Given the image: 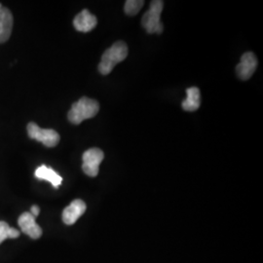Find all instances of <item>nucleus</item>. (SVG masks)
I'll use <instances>...</instances> for the list:
<instances>
[{
  "label": "nucleus",
  "mask_w": 263,
  "mask_h": 263,
  "mask_svg": "<svg viewBox=\"0 0 263 263\" xmlns=\"http://www.w3.org/2000/svg\"><path fill=\"white\" fill-rule=\"evenodd\" d=\"M128 56V46L123 41H117L111 47L105 50L101 63L99 65V71L107 76L109 74L117 64L123 62Z\"/></svg>",
  "instance_id": "f257e3e1"
},
{
  "label": "nucleus",
  "mask_w": 263,
  "mask_h": 263,
  "mask_svg": "<svg viewBox=\"0 0 263 263\" xmlns=\"http://www.w3.org/2000/svg\"><path fill=\"white\" fill-rule=\"evenodd\" d=\"M100 110V104L92 99L83 97L72 104L69 112L68 120L74 125L83 122L86 119L95 117Z\"/></svg>",
  "instance_id": "f03ea898"
},
{
  "label": "nucleus",
  "mask_w": 263,
  "mask_h": 263,
  "mask_svg": "<svg viewBox=\"0 0 263 263\" xmlns=\"http://www.w3.org/2000/svg\"><path fill=\"white\" fill-rule=\"evenodd\" d=\"M164 2L161 0H154L151 3V7L147 12L142 16L141 25L146 30L147 33H157L163 32V24L161 23V13L163 11Z\"/></svg>",
  "instance_id": "7ed1b4c3"
},
{
  "label": "nucleus",
  "mask_w": 263,
  "mask_h": 263,
  "mask_svg": "<svg viewBox=\"0 0 263 263\" xmlns=\"http://www.w3.org/2000/svg\"><path fill=\"white\" fill-rule=\"evenodd\" d=\"M27 129L30 139L42 142L47 147H54L60 141V135L55 130L42 129L33 122L29 123Z\"/></svg>",
  "instance_id": "20e7f679"
},
{
  "label": "nucleus",
  "mask_w": 263,
  "mask_h": 263,
  "mask_svg": "<svg viewBox=\"0 0 263 263\" xmlns=\"http://www.w3.org/2000/svg\"><path fill=\"white\" fill-rule=\"evenodd\" d=\"M104 158V154L103 151L100 148H90L86 151L82 156L83 164L82 170L85 174L89 177L95 178L99 174L100 165L103 162Z\"/></svg>",
  "instance_id": "39448f33"
},
{
  "label": "nucleus",
  "mask_w": 263,
  "mask_h": 263,
  "mask_svg": "<svg viewBox=\"0 0 263 263\" xmlns=\"http://www.w3.org/2000/svg\"><path fill=\"white\" fill-rule=\"evenodd\" d=\"M257 59L252 52L245 53L241 58L239 65L236 66L237 76L242 80H249L257 67Z\"/></svg>",
  "instance_id": "423d86ee"
},
{
  "label": "nucleus",
  "mask_w": 263,
  "mask_h": 263,
  "mask_svg": "<svg viewBox=\"0 0 263 263\" xmlns=\"http://www.w3.org/2000/svg\"><path fill=\"white\" fill-rule=\"evenodd\" d=\"M21 230L32 239H38L42 235V229L35 221V217L30 213H24L18 219Z\"/></svg>",
  "instance_id": "0eeeda50"
},
{
  "label": "nucleus",
  "mask_w": 263,
  "mask_h": 263,
  "mask_svg": "<svg viewBox=\"0 0 263 263\" xmlns=\"http://www.w3.org/2000/svg\"><path fill=\"white\" fill-rule=\"evenodd\" d=\"M86 208V204L82 200L76 199L72 201L63 212V221L66 226L74 224L77 219L84 214Z\"/></svg>",
  "instance_id": "6e6552de"
},
{
  "label": "nucleus",
  "mask_w": 263,
  "mask_h": 263,
  "mask_svg": "<svg viewBox=\"0 0 263 263\" xmlns=\"http://www.w3.org/2000/svg\"><path fill=\"white\" fill-rule=\"evenodd\" d=\"M98 24V20L96 16L92 15L88 10H83L80 12L74 20H73V26L76 30L81 32H89L92 29L96 28Z\"/></svg>",
  "instance_id": "1a4fd4ad"
},
{
  "label": "nucleus",
  "mask_w": 263,
  "mask_h": 263,
  "mask_svg": "<svg viewBox=\"0 0 263 263\" xmlns=\"http://www.w3.org/2000/svg\"><path fill=\"white\" fill-rule=\"evenodd\" d=\"M13 16L10 10L0 3V43L6 42L12 33Z\"/></svg>",
  "instance_id": "9d476101"
},
{
  "label": "nucleus",
  "mask_w": 263,
  "mask_h": 263,
  "mask_svg": "<svg viewBox=\"0 0 263 263\" xmlns=\"http://www.w3.org/2000/svg\"><path fill=\"white\" fill-rule=\"evenodd\" d=\"M187 98L182 102V108L185 111H196L201 104V95L197 87H191L186 90Z\"/></svg>",
  "instance_id": "9b49d317"
},
{
  "label": "nucleus",
  "mask_w": 263,
  "mask_h": 263,
  "mask_svg": "<svg viewBox=\"0 0 263 263\" xmlns=\"http://www.w3.org/2000/svg\"><path fill=\"white\" fill-rule=\"evenodd\" d=\"M35 177L39 179L47 180L49 182L52 183L54 187L58 188L63 182L62 177L55 172L54 170L51 169L50 167H47L45 165H42L38 167L35 171Z\"/></svg>",
  "instance_id": "f8f14e48"
},
{
  "label": "nucleus",
  "mask_w": 263,
  "mask_h": 263,
  "mask_svg": "<svg viewBox=\"0 0 263 263\" xmlns=\"http://www.w3.org/2000/svg\"><path fill=\"white\" fill-rule=\"evenodd\" d=\"M20 236V231L17 230L16 228L10 227L8 223H6L5 221H0V244L8 239V238H18Z\"/></svg>",
  "instance_id": "ddd939ff"
},
{
  "label": "nucleus",
  "mask_w": 263,
  "mask_h": 263,
  "mask_svg": "<svg viewBox=\"0 0 263 263\" xmlns=\"http://www.w3.org/2000/svg\"><path fill=\"white\" fill-rule=\"evenodd\" d=\"M143 4H144V1H141V0H128L125 3L124 11L129 16H135L141 11Z\"/></svg>",
  "instance_id": "4468645a"
},
{
  "label": "nucleus",
  "mask_w": 263,
  "mask_h": 263,
  "mask_svg": "<svg viewBox=\"0 0 263 263\" xmlns=\"http://www.w3.org/2000/svg\"><path fill=\"white\" fill-rule=\"evenodd\" d=\"M39 213H40V209L36 205L32 206L31 209H30V214L34 216V217H37L39 216Z\"/></svg>",
  "instance_id": "2eb2a0df"
}]
</instances>
